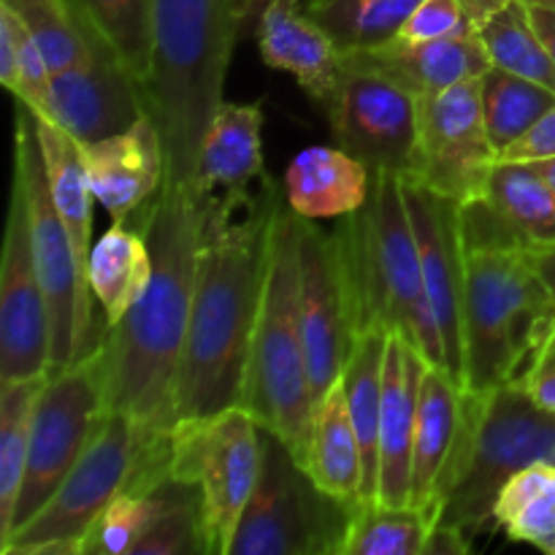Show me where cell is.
Masks as SVG:
<instances>
[{"mask_svg":"<svg viewBox=\"0 0 555 555\" xmlns=\"http://www.w3.org/2000/svg\"><path fill=\"white\" fill-rule=\"evenodd\" d=\"M282 193L285 184L269 173L244 190H206L188 345L177 377V423L242 404Z\"/></svg>","mask_w":555,"mask_h":555,"instance_id":"6da1fadb","label":"cell"},{"mask_svg":"<svg viewBox=\"0 0 555 555\" xmlns=\"http://www.w3.org/2000/svg\"><path fill=\"white\" fill-rule=\"evenodd\" d=\"M206 188L163 184L141 206V231L152 249V282L119 323L101 336L108 410L128 415L146 437H171L177 377L188 345Z\"/></svg>","mask_w":555,"mask_h":555,"instance_id":"7a4b0ae2","label":"cell"},{"mask_svg":"<svg viewBox=\"0 0 555 555\" xmlns=\"http://www.w3.org/2000/svg\"><path fill=\"white\" fill-rule=\"evenodd\" d=\"M238 25L233 0H155V52L144 98L166 146V182H198L201 146L225 101Z\"/></svg>","mask_w":555,"mask_h":555,"instance_id":"3957f363","label":"cell"},{"mask_svg":"<svg viewBox=\"0 0 555 555\" xmlns=\"http://www.w3.org/2000/svg\"><path fill=\"white\" fill-rule=\"evenodd\" d=\"M334 233L350 287L356 336L372 328L401 334L428 366L448 369L399 173L372 171L366 204L339 217Z\"/></svg>","mask_w":555,"mask_h":555,"instance_id":"277c9868","label":"cell"},{"mask_svg":"<svg viewBox=\"0 0 555 555\" xmlns=\"http://www.w3.org/2000/svg\"><path fill=\"white\" fill-rule=\"evenodd\" d=\"M301 231L304 217L291 209L282 193L271 225L242 406L260 426L280 434L304 464L314 396L301 323Z\"/></svg>","mask_w":555,"mask_h":555,"instance_id":"5b68a950","label":"cell"},{"mask_svg":"<svg viewBox=\"0 0 555 555\" xmlns=\"http://www.w3.org/2000/svg\"><path fill=\"white\" fill-rule=\"evenodd\" d=\"M555 464V415L531 401L520 383L493 390L464 388V421L437 493L434 526H450L475 542L493 529V502L513 475Z\"/></svg>","mask_w":555,"mask_h":555,"instance_id":"8992f818","label":"cell"},{"mask_svg":"<svg viewBox=\"0 0 555 555\" xmlns=\"http://www.w3.org/2000/svg\"><path fill=\"white\" fill-rule=\"evenodd\" d=\"M466 388L520 383L555 336V301L526 247H464Z\"/></svg>","mask_w":555,"mask_h":555,"instance_id":"52a82bcc","label":"cell"},{"mask_svg":"<svg viewBox=\"0 0 555 555\" xmlns=\"http://www.w3.org/2000/svg\"><path fill=\"white\" fill-rule=\"evenodd\" d=\"M166 480H171V437H146L128 415L108 412L52 499L0 553L81 555L92 524L119 493H150Z\"/></svg>","mask_w":555,"mask_h":555,"instance_id":"ba28073f","label":"cell"},{"mask_svg":"<svg viewBox=\"0 0 555 555\" xmlns=\"http://www.w3.org/2000/svg\"><path fill=\"white\" fill-rule=\"evenodd\" d=\"M263 464L228 555H341L356 504L325 493L280 434L260 426Z\"/></svg>","mask_w":555,"mask_h":555,"instance_id":"9c48e42d","label":"cell"},{"mask_svg":"<svg viewBox=\"0 0 555 555\" xmlns=\"http://www.w3.org/2000/svg\"><path fill=\"white\" fill-rule=\"evenodd\" d=\"M260 464V423L242 404L173 426L171 477L198 486L209 555L231 553L244 509L258 486Z\"/></svg>","mask_w":555,"mask_h":555,"instance_id":"30bf717a","label":"cell"},{"mask_svg":"<svg viewBox=\"0 0 555 555\" xmlns=\"http://www.w3.org/2000/svg\"><path fill=\"white\" fill-rule=\"evenodd\" d=\"M108 412L106 361L101 347L47 379L33 412L30 450L11 529L0 547L52 499Z\"/></svg>","mask_w":555,"mask_h":555,"instance_id":"8fae6325","label":"cell"},{"mask_svg":"<svg viewBox=\"0 0 555 555\" xmlns=\"http://www.w3.org/2000/svg\"><path fill=\"white\" fill-rule=\"evenodd\" d=\"M14 177L22 182L30 215L33 255H36L38 280L49 307V328H52V366L49 377L74 363V325L79 307V269H76L74 247L68 231L54 206L49 188L47 160H43L41 139H38L36 112L27 103L16 101L14 125Z\"/></svg>","mask_w":555,"mask_h":555,"instance_id":"7c38bea8","label":"cell"},{"mask_svg":"<svg viewBox=\"0 0 555 555\" xmlns=\"http://www.w3.org/2000/svg\"><path fill=\"white\" fill-rule=\"evenodd\" d=\"M499 163L486 128L480 79L421 98L415 177L459 204L482 198Z\"/></svg>","mask_w":555,"mask_h":555,"instance_id":"4fadbf2b","label":"cell"},{"mask_svg":"<svg viewBox=\"0 0 555 555\" xmlns=\"http://www.w3.org/2000/svg\"><path fill=\"white\" fill-rule=\"evenodd\" d=\"M334 141L372 171H415L421 98L388 76L347 68L325 106Z\"/></svg>","mask_w":555,"mask_h":555,"instance_id":"5bb4252c","label":"cell"},{"mask_svg":"<svg viewBox=\"0 0 555 555\" xmlns=\"http://www.w3.org/2000/svg\"><path fill=\"white\" fill-rule=\"evenodd\" d=\"M52 366L49 307L33 255L30 215L22 182H11L0 263V383L41 377Z\"/></svg>","mask_w":555,"mask_h":555,"instance_id":"9a60e30c","label":"cell"},{"mask_svg":"<svg viewBox=\"0 0 555 555\" xmlns=\"http://www.w3.org/2000/svg\"><path fill=\"white\" fill-rule=\"evenodd\" d=\"M406 211L421 253L423 287L439 325L448 372L466 388L464 361V274L466 255L461 238L459 201L428 188L415 173L401 177Z\"/></svg>","mask_w":555,"mask_h":555,"instance_id":"2e32d148","label":"cell"},{"mask_svg":"<svg viewBox=\"0 0 555 555\" xmlns=\"http://www.w3.org/2000/svg\"><path fill=\"white\" fill-rule=\"evenodd\" d=\"M301 323L309 383L320 401L341 379L356 328L336 233H325L314 220H304L301 231Z\"/></svg>","mask_w":555,"mask_h":555,"instance_id":"e0dca14e","label":"cell"},{"mask_svg":"<svg viewBox=\"0 0 555 555\" xmlns=\"http://www.w3.org/2000/svg\"><path fill=\"white\" fill-rule=\"evenodd\" d=\"M144 114V87L133 79L119 54L90 27V54L74 68L52 76L49 119L68 130L79 144H95L128 130Z\"/></svg>","mask_w":555,"mask_h":555,"instance_id":"ac0fdd59","label":"cell"},{"mask_svg":"<svg viewBox=\"0 0 555 555\" xmlns=\"http://www.w3.org/2000/svg\"><path fill=\"white\" fill-rule=\"evenodd\" d=\"M38 139H41L43 160H47L49 188H52L54 206L68 231L70 247H74L76 269H79V307H76L74 325V363L90 356L106 331V320L98 318V301L90 287V255H92V204L95 193L90 188L85 168L81 144L47 117H38Z\"/></svg>","mask_w":555,"mask_h":555,"instance_id":"d6986e66","label":"cell"},{"mask_svg":"<svg viewBox=\"0 0 555 555\" xmlns=\"http://www.w3.org/2000/svg\"><path fill=\"white\" fill-rule=\"evenodd\" d=\"M95 201L114 222L130 220L166 184V146L150 114L95 144H81Z\"/></svg>","mask_w":555,"mask_h":555,"instance_id":"ffe728a7","label":"cell"},{"mask_svg":"<svg viewBox=\"0 0 555 555\" xmlns=\"http://www.w3.org/2000/svg\"><path fill=\"white\" fill-rule=\"evenodd\" d=\"M426 358L401 334L388 336L383 363V421H379L377 502L412 507V444H415L417 396Z\"/></svg>","mask_w":555,"mask_h":555,"instance_id":"44dd1931","label":"cell"},{"mask_svg":"<svg viewBox=\"0 0 555 555\" xmlns=\"http://www.w3.org/2000/svg\"><path fill=\"white\" fill-rule=\"evenodd\" d=\"M258 49L269 68L291 74L301 90L323 106H328L347 70L339 43L307 11L298 9V0H266Z\"/></svg>","mask_w":555,"mask_h":555,"instance_id":"7402d4cb","label":"cell"},{"mask_svg":"<svg viewBox=\"0 0 555 555\" xmlns=\"http://www.w3.org/2000/svg\"><path fill=\"white\" fill-rule=\"evenodd\" d=\"M347 68L374 70L406 87L412 95L426 98L461 81L480 79L491 68L482 41L475 36L431 38V41H404L393 38L372 49L345 52Z\"/></svg>","mask_w":555,"mask_h":555,"instance_id":"603a6c76","label":"cell"},{"mask_svg":"<svg viewBox=\"0 0 555 555\" xmlns=\"http://www.w3.org/2000/svg\"><path fill=\"white\" fill-rule=\"evenodd\" d=\"M464 421V385L442 366H426L412 444V507L434 520L437 493Z\"/></svg>","mask_w":555,"mask_h":555,"instance_id":"cb8c5ba5","label":"cell"},{"mask_svg":"<svg viewBox=\"0 0 555 555\" xmlns=\"http://www.w3.org/2000/svg\"><path fill=\"white\" fill-rule=\"evenodd\" d=\"M282 184L291 209L304 220H339L366 204L372 168L339 144H318L293 157Z\"/></svg>","mask_w":555,"mask_h":555,"instance_id":"d4e9b609","label":"cell"},{"mask_svg":"<svg viewBox=\"0 0 555 555\" xmlns=\"http://www.w3.org/2000/svg\"><path fill=\"white\" fill-rule=\"evenodd\" d=\"M263 108L222 101L211 117L198 157V184L206 190H244L266 177Z\"/></svg>","mask_w":555,"mask_h":555,"instance_id":"484cf974","label":"cell"},{"mask_svg":"<svg viewBox=\"0 0 555 555\" xmlns=\"http://www.w3.org/2000/svg\"><path fill=\"white\" fill-rule=\"evenodd\" d=\"M304 466L325 493L339 502L361 504V444H358L341 379L334 388H328L323 399L314 401Z\"/></svg>","mask_w":555,"mask_h":555,"instance_id":"4316f807","label":"cell"},{"mask_svg":"<svg viewBox=\"0 0 555 555\" xmlns=\"http://www.w3.org/2000/svg\"><path fill=\"white\" fill-rule=\"evenodd\" d=\"M390 331H363L352 341L350 358L341 372L352 426L361 444L363 482L361 504L377 502L379 488V421H383V363Z\"/></svg>","mask_w":555,"mask_h":555,"instance_id":"83f0119b","label":"cell"},{"mask_svg":"<svg viewBox=\"0 0 555 555\" xmlns=\"http://www.w3.org/2000/svg\"><path fill=\"white\" fill-rule=\"evenodd\" d=\"M125 222H114L90 255V287L106 325L119 323L152 282L150 242Z\"/></svg>","mask_w":555,"mask_h":555,"instance_id":"f1b7e54d","label":"cell"},{"mask_svg":"<svg viewBox=\"0 0 555 555\" xmlns=\"http://www.w3.org/2000/svg\"><path fill=\"white\" fill-rule=\"evenodd\" d=\"M486 198L526 247H553L555 188L531 163L499 160Z\"/></svg>","mask_w":555,"mask_h":555,"instance_id":"f546056e","label":"cell"},{"mask_svg":"<svg viewBox=\"0 0 555 555\" xmlns=\"http://www.w3.org/2000/svg\"><path fill=\"white\" fill-rule=\"evenodd\" d=\"M491 520L509 542L555 555V464L540 461L509 477L493 502Z\"/></svg>","mask_w":555,"mask_h":555,"instance_id":"4dcf8cb0","label":"cell"},{"mask_svg":"<svg viewBox=\"0 0 555 555\" xmlns=\"http://www.w3.org/2000/svg\"><path fill=\"white\" fill-rule=\"evenodd\" d=\"M475 30L491 57V65L555 92V60L537 33L524 0H502L496 9L477 20Z\"/></svg>","mask_w":555,"mask_h":555,"instance_id":"1f68e13d","label":"cell"},{"mask_svg":"<svg viewBox=\"0 0 555 555\" xmlns=\"http://www.w3.org/2000/svg\"><path fill=\"white\" fill-rule=\"evenodd\" d=\"M47 379V374H41L0 383V542L9 537L30 450L33 412Z\"/></svg>","mask_w":555,"mask_h":555,"instance_id":"d6a6232c","label":"cell"},{"mask_svg":"<svg viewBox=\"0 0 555 555\" xmlns=\"http://www.w3.org/2000/svg\"><path fill=\"white\" fill-rule=\"evenodd\" d=\"M70 3L144 87L152 74V52H155V0H70Z\"/></svg>","mask_w":555,"mask_h":555,"instance_id":"836d02e7","label":"cell"},{"mask_svg":"<svg viewBox=\"0 0 555 555\" xmlns=\"http://www.w3.org/2000/svg\"><path fill=\"white\" fill-rule=\"evenodd\" d=\"M421 0H307V14L325 27L341 52L393 41Z\"/></svg>","mask_w":555,"mask_h":555,"instance_id":"e575fe53","label":"cell"},{"mask_svg":"<svg viewBox=\"0 0 555 555\" xmlns=\"http://www.w3.org/2000/svg\"><path fill=\"white\" fill-rule=\"evenodd\" d=\"M434 520L417 507L356 504L341 555H423Z\"/></svg>","mask_w":555,"mask_h":555,"instance_id":"d590c367","label":"cell"},{"mask_svg":"<svg viewBox=\"0 0 555 555\" xmlns=\"http://www.w3.org/2000/svg\"><path fill=\"white\" fill-rule=\"evenodd\" d=\"M482 114L491 144L502 155L555 103V92L509 70L491 68L480 76Z\"/></svg>","mask_w":555,"mask_h":555,"instance_id":"8d00e7d4","label":"cell"},{"mask_svg":"<svg viewBox=\"0 0 555 555\" xmlns=\"http://www.w3.org/2000/svg\"><path fill=\"white\" fill-rule=\"evenodd\" d=\"M52 68L25 22L0 0V81L38 117H52Z\"/></svg>","mask_w":555,"mask_h":555,"instance_id":"74e56055","label":"cell"},{"mask_svg":"<svg viewBox=\"0 0 555 555\" xmlns=\"http://www.w3.org/2000/svg\"><path fill=\"white\" fill-rule=\"evenodd\" d=\"M152 491L160 493V513L130 555H209L198 486L171 477Z\"/></svg>","mask_w":555,"mask_h":555,"instance_id":"f35d334b","label":"cell"},{"mask_svg":"<svg viewBox=\"0 0 555 555\" xmlns=\"http://www.w3.org/2000/svg\"><path fill=\"white\" fill-rule=\"evenodd\" d=\"M41 47L52 74L79 65L90 54V27L70 0H3Z\"/></svg>","mask_w":555,"mask_h":555,"instance_id":"ab89813d","label":"cell"},{"mask_svg":"<svg viewBox=\"0 0 555 555\" xmlns=\"http://www.w3.org/2000/svg\"><path fill=\"white\" fill-rule=\"evenodd\" d=\"M160 513V493H119L92 524L81 555H130Z\"/></svg>","mask_w":555,"mask_h":555,"instance_id":"60d3db41","label":"cell"},{"mask_svg":"<svg viewBox=\"0 0 555 555\" xmlns=\"http://www.w3.org/2000/svg\"><path fill=\"white\" fill-rule=\"evenodd\" d=\"M475 20L464 0H421L396 38L431 41V38L475 36Z\"/></svg>","mask_w":555,"mask_h":555,"instance_id":"b9f144b4","label":"cell"},{"mask_svg":"<svg viewBox=\"0 0 555 555\" xmlns=\"http://www.w3.org/2000/svg\"><path fill=\"white\" fill-rule=\"evenodd\" d=\"M499 160L507 163H542L555 160V103L520 135L515 144L499 155Z\"/></svg>","mask_w":555,"mask_h":555,"instance_id":"7bdbcfd3","label":"cell"},{"mask_svg":"<svg viewBox=\"0 0 555 555\" xmlns=\"http://www.w3.org/2000/svg\"><path fill=\"white\" fill-rule=\"evenodd\" d=\"M520 388L531 396L537 406L555 415V336L537 352V358L520 379Z\"/></svg>","mask_w":555,"mask_h":555,"instance_id":"ee69618b","label":"cell"},{"mask_svg":"<svg viewBox=\"0 0 555 555\" xmlns=\"http://www.w3.org/2000/svg\"><path fill=\"white\" fill-rule=\"evenodd\" d=\"M529 260L534 266V271L540 274V280L545 282L547 293L555 301V244L553 247H534L529 249Z\"/></svg>","mask_w":555,"mask_h":555,"instance_id":"f6af8a7d","label":"cell"},{"mask_svg":"<svg viewBox=\"0 0 555 555\" xmlns=\"http://www.w3.org/2000/svg\"><path fill=\"white\" fill-rule=\"evenodd\" d=\"M529 14L537 33H540V38L545 41L547 52H551V57L555 60V11L540 9V5H529Z\"/></svg>","mask_w":555,"mask_h":555,"instance_id":"bcb514c9","label":"cell"},{"mask_svg":"<svg viewBox=\"0 0 555 555\" xmlns=\"http://www.w3.org/2000/svg\"><path fill=\"white\" fill-rule=\"evenodd\" d=\"M263 3L266 0H233V9H236L238 20H247V16L253 14V11H258Z\"/></svg>","mask_w":555,"mask_h":555,"instance_id":"7dc6e473","label":"cell"},{"mask_svg":"<svg viewBox=\"0 0 555 555\" xmlns=\"http://www.w3.org/2000/svg\"><path fill=\"white\" fill-rule=\"evenodd\" d=\"M531 166L537 168V171L542 173V177L547 179V182L555 188V160H542V163H531Z\"/></svg>","mask_w":555,"mask_h":555,"instance_id":"c3c4849f","label":"cell"},{"mask_svg":"<svg viewBox=\"0 0 555 555\" xmlns=\"http://www.w3.org/2000/svg\"><path fill=\"white\" fill-rule=\"evenodd\" d=\"M526 5H540V9H551L555 11V0H524Z\"/></svg>","mask_w":555,"mask_h":555,"instance_id":"681fc988","label":"cell"}]
</instances>
